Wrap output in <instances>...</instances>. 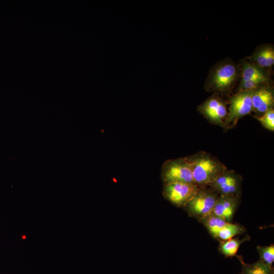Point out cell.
I'll return each mask as SVG.
<instances>
[{"instance_id":"9","label":"cell","mask_w":274,"mask_h":274,"mask_svg":"<svg viewBox=\"0 0 274 274\" xmlns=\"http://www.w3.org/2000/svg\"><path fill=\"white\" fill-rule=\"evenodd\" d=\"M239 204V195H219L212 213L227 222H232L233 217Z\"/></svg>"},{"instance_id":"15","label":"cell","mask_w":274,"mask_h":274,"mask_svg":"<svg viewBox=\"0 0 274 274\" xmlns=\"http://www.w3.org/2000/svg\"><path fill=\"white\" fill-rule=\"evenodd\" d=\"M253 59L260 67L271 66L274 64V50L271 47H263L256 53Z\"/></svg>"},{"instance_id":"11","label":"cell","mask_w":274,"mask_h":274,"mask_svg":"<svg viewBox=\"0 0 274 274\" xmlns=\"http://www.w3.org/2000/svg\"><path fill=\"white\" fill-rule=\"evenodd\" d=\"M250 236L246 234L244 237L239 236L233 237L225 241L219 242L218 250L226 257H232L237 256L239 246L244 242L250 240Z\"/></svg>"},{"instance_id":"3","label":"cell","mask_w":274,"mask_h":274,"mask_svg":"<svg viewBox=\"0 0 274 274\" xmlns=\"http://www.w3.org/2000/svg\"><path fill=\"white\" fill-rule=\"evenodd\" d=\"M160 177L163 185L175 183L195 184L191 166L185 157L166 160L162 166Z\"/></svg>"},{"instance_id":"10","label":"cell","mask_w":274,"mask_h":274,"mask_svg":"<svg viewBox=\"0 0 274 274\" xmlns=\"http://www.w3.org/2000/svg\"><path fill=\"white\" fill-rule=\"evenodd\" d=\"M253 110L263 114L272 108L274 103L272 91L267 87H262L252 92Z\"/></svg>"},{"instance_id":"8","label":"cell","mask_w":274,"mask_h":274,"mask_svg":"<svg viewBox=\"0 0 274 274\" xmlns=\"http://www.w3.org/2000/svg\"><path fill=\"white\" fill-rule=\"evenodd\" d=\"M198 110L211 123L224 127L228 112L225 104L218 97L209 98L199 106Z\"/></svg>"},{"instance_id":"2","label":"cell","mask_w":274,"mask_h":274,"mask_svg":"<svg viewBox=\"0 0 274 274\" xmlns=\"http://www.w3.org/2000/svg\"><path fill=\"white\" fill-rule=\"evenodd\" d=\"M219 196L208 186L200 187L183 208L190 217L199 222L212 213Z\"/></svg>"},{"instance_id":"16","label":"cell","mask_w":274,"mask_h":274,"mask_svg":"<svg viewBox=\"0 0 274 274\" xmlns=\"http://www.w3.org/2000/svg\"><path fill=\"white\" fill-rule=\"evenodd\" d=\"M242 81L259 80L265 83L267 79L264 73L257 67L249 63H245L242 71Z\"/></svg>"},{"instance_id":"1","label":"cell","mask_w":274,"mask_h":274,"mask_svg":"<svg viewBox=\"0 0 274 274\" xmlns=\"http://www.w3.org/2000/svg\"><path fill=\"white\" fill-rule=\"evenodd\" d=\"M185 157L191 166L194 182L199 187L209 186L227 169L217 158L205 151Z\"/></svg>"},{"instance_id":"19","label":"cell","mask_w":274,"mask_h":274,"mask_svg":"<svg viewBox=\"0 0 274 274\" xmlns=\"http://www.w3.org/2000/svg\"><path fill=\"white\" fill-rule=\"evenodd\" d=\"M264 83L259 80H251L241 82L239 87V92L253 91L259 88V86Z\"/></svg>"},{"instance_id":"5","label":"cell","mask_w":274,"mask_h":274,"mask_svg":"<svg viewBox=\"0 0 274 274\" xmlns=\"http://www.w3.org/2000/svg\"><path fill=\"white\" fill-rule=\"evenodd\" d=\"M252 92H238L231 98L224 127L231 128L234 126L240 118L249 114L253 110Z\"/></svg>"},{"instance_id":"4","label":"cell","mask_w":274,"mask_h":274,"mask_svg":"<svg viewBox=\"0 0 274 274\" xmlns=\"http://www.w3.org/2000/svg\"><path fill=\"white\" fill-rule=\"evenodd\" d=\"M194 183H175L163 185L164 198L174 206L184 208L199 188Z\"/></svg>"},{"instance_id":"17","label":"cell","mask_w":274,"mask_h":274,"mask_svg":"<svg viewBox=\"0 0 274 274\" xmlns=\"http://www.w3.org/2000/svg\"><path fill=\"white\" fill-rule=\"evenodd\" d=\"M257 251L260 259L265 264L272 266L274 261V245L271 244L267 246H257Z\"/></svg>"},{"instance_id":"13","label":"cell","mask_w":274,"mask_h":274,"mask_svg":"<svg viewBox=\"0 0 274 274\" xmlns=\"http://www.w3.org/2000/svg\"><path fill=\"white\" fill-rule=\"evenodd\" d=\"M206 227L210 235L216 239L219 231L227 223L212 213L199 221Z\"/></svg>"},{"instance_id":"18","label":"cell","mask_w":274,"mask_h":274,"mask_svg":"<svg viewBox=\"0 0 274 274\" xmlns=\"http://www.w3.org/2000/svg\"><path fill=\"white\" fill-rule=\"evenodd\" d=\"M256 118L266 129L271 131H274V110L270 109L261 116H255Z\"/></svg>"},{"instance_id":"14","label":"cell","mask_w":274,"mask_h":274,"mask_svg":"<svg viewBox=\"0 0 274 274\" xmlns=\"http://www.w3.org/2000/svg\"><path fill=\"white\" fill-rule=\"evenodd\" d=\"M246 231V229L244 226L238 223L227 222L218 232L216 240L219 242L225 241Z\"/></svg>"},{"instance_id":"6","label":"cell","mask_w":274,"mask_h":274,"mask_svg":"<svg viewBox=\"0 0 274 274\" xmlns=\"http://www.w3.org/2000/svg\"><path fill=\"white\" fill-rule=\"evenodd\" d=\"M242 181L243 178L240 175L227 169L208 186L219 195L240 196Z\"/></svg>"},{"instance_id":"7","label":"cell","mask_w":274,"mask_h":274,"mask_svg":"<svg viewBox=\"0 0 274 274\" xmlns=\"http://www.w3.org/2000/svg\"><path fill=\"white\" fill-rule=\"evenodd\" d=\"M237 77L236 67L232 63L222 64L216 68L210 79L211 87L218 91L228 89Z\"/></svg>"},{"instance_id":"12","label":"cell","mask_w":274,"mask_h":274,"mask_svg":"<svg viewBox=\"0 0 274 274\" xmlns=\"http://www.w3.org/2000/svg\"><path fill=\"white\" fill-rule=\"evenodd\" d=\"M236 256L242 264L240 274H274L272 266L265 264L260 260L253 263L247 264L242 256Z\"/></svg>"}]
</instances>
